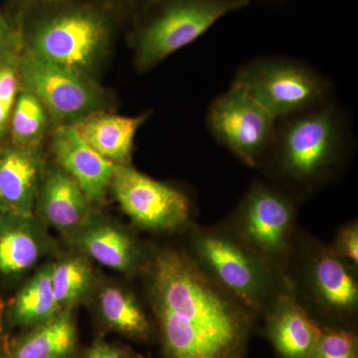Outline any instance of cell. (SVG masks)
<instances>
[{
	"instance_id": "9a60e30c",
	"label": "cell",
	"mask_w": 358,
	"mask_h": 358,
	"mask_svg": "<svg viewBox=\"0 0 358 358\" xmlns=\"http://www.w3.org/2000/svg\"><path fill=\"white\" fill-rule=\"evenodd\" d=\"M43 173L38 148L14 145L0 152V212L33 216Z\"/></svg>"
},
{
	"instance_id": "ac0fdd59",
	"label": "cell",
	"mask_w": 358,
	"mask_h": 358,
	"mask_svg": "<svg viewBox=\"0 0 358 358\" xmlns=\"http://www.w3.org/2000/svg\"><path fill=\"white\" fill-rule=\"evenodd\" d=\"M148 114L124 117L101 112L74 126L78 134L103 159L112 164H129L136 131Z\"/></svg>"
},
{
	"instance_id": "3957f363",
	"label": "cell",
	"mask_w": 358,
	"mask_h": 358,
	"mask_svg": "<svg viewBox=\"0 0 358 358\" xmlns=\"http://www.w3.org/2000/svg\"><path fill=\"white\" fill-rule=\"evenodd\" d=\"M279 121L266 157L278 178L303 187L327 178L345 150V127L338 110L327 102Z\"/></svg>"
},
{
	"instance_id": "7402d4cb",
	"label": "cell",
	"mask_w": 358,
	"mask_h": 358,
	"mask_svg": "<svg viewBox=\"0 0 358 358\" xmlns=\"http://www.w3.org/2000/svg\"><path fill=\"white\" fill-rule=\"evenodd\" d=\"M48 112L31 92L20 91L9 122L14 145L38 148L48 128Z\"/></svg>"
},
{
	"instance_id": "d6a6232c",
	"label": "cell",
	"mask_w": 358,
	"mask_h": 358,
	"mask_svg": "<svg viewBox=\"0 0 358 358\" xmlns=\"http://www.w3.org/2000/svg\"><path fill=\"white\" fill-rule=\"evenodd\" d=\"M129 358H131V357H129ZM136 358H140V357H136Z\"/></svg>"
},
{
	"instance_id": "e0dca14e",
	"label": "cell",
	"mask_w": 358,
	"mask_h": 358,
	"mask_svg": "<svg viewBox=\"0 0 358 358\" xmlns=\"http://www.w3.org/2000/svg\"><path fill=\"white\" fill-rule=\"evenodd\" d=\"M71 241L101 265L128 273L138 260V250L126 231L105 219L92 216Z\"/></svg>"
},
{
	"instance_id": "277c9868",
	"label": "cell",
	"mask_w": 358,
	"mask_h": 358,
	"mask_svg": "<svg viewBox=\"0 0 358 358\" xmlns=\"http://www.w3.org/2000/svg\"><path fill=\"white\" fill-rule=\"evenodd\" d=\"M192 239L194 262L252 317L267 310L288 284L284 273L257 255L232 230L201 228Z\"/></svg>"
},
{
	"instance_id": "484cf974",
	"label": "cell",
	"mask_w": 358,
	"mask_h": 358,
	"mask_svg": "<svg viewBox=\"0 0 358 358\" xmlns=\"http://www.w3.org/2000/svg\"><path fill=\"white\" fill-rule=\"evenodd\" d=\"M334 251L355 267L358 264V225L352 222L339 230L334 240Z\"/></svg>"
},
{
	"instance_id": "4316f807",
	"label": "cell",
	"mask_w": 358,
	"mask_h": 358,
	"mask_svg": "<svg viewBox=\"0 0 358 358\" xmlns=\"http://www.w3.org/2000/svg\"><path fill=\"white\" fill-rule=\"evenodd\" d=\"M10 1L16 11L13 15L20 20L25 14L59 6V4L67 3L73 0H10Z\"/></svg>"
},
{
	"instance_id": "5bb4252c",
	"label": "cell",
	"mask_w": 358,
	"mask_h": 358,
	"mask_svg": "<svg viewBox=\"0 0 358 358\" xmlns=\"http://www.w3.org/2000/svg\"><path fill=\"white\" fill-rule=\"evenodd\" d=\"M36 202L44 222L68 239L83 228L94 214L83 190L60 167L44 171Z\"/></svg>"
},
{
	"instance_id": "4dcf8cb0",
	"label": "cell",
	"mask_w": 358,
	"mask_h": 358,
	"mask_svg": "<svg viewBox=\"0 0 358 358\" xmlns=\"http://www.w3.org/2000/svg\"><path fill=\"white\" fill-rule=\"evenodd\" d=\"M4 303L3 301L0 299V334L2 331V320H3V313H4Z\"/></svg>"
},
{
	"instance_id": "cb8c5ba5",
	"label": "cell",
	"mask_w": 358,
	"mask_h": 358,
	"mask_svg": "<svg viewBox=\"0 0 358 358\" xmlns=\"http://www.w3.org/2000/svg\"><path fill=\"white\" fill-rule=\"evenodd\" d=\"M310 358H358L357 334L348 329L322 327Z\"/></svg>"
},
{
	"instance_id": "ffe728a7",
	"label": "cell",
	"mask_w": 358,
	"mask_h": 358,
	"mask_svg": "<svg viewBox=\"0 0 358 358\" xmlns=\"http://www.w3.org/2000/svg\"><path fill=\"white\" fill-rule=\"evenodd\" d=\"M63 312L51 287V265L33 275L20 289L13 306L14 322L23 327H35L49 322Z\"/></svg>"
},
{
	"instance_id": "44dd1931",
	"label": "cell",
	"mask_w": 358,
	"mask_h": 358,
	"mask_svg": "<svg viewBox=\"0 0 358 358\" xmlns=\"http://www.w3.org/2000/svg\"><path fill=\"white\" fill-rule=\"evenodd\" d=\"M100 312L110 329L129 338L147 341L150 324L136 299L124 289L107 287L100 294Z\"/></svg>"
},
{
	"instance_id": "f546056e",
	"label": "cell",
	"mask_w": 358,
	"mask_h": 358,
	"mask_svg": "<svg viewBox=\"0 0 358 358\" xmlns=\"http://www.w3.org/2000/svg\"><path fill=\"white\" fill-rule=\"evenodd\" d=\"M13 108L7 105L1 98H0V140L6 136L9 128V122H10V115Z\"/></svg>"
},
{
	"instance_id": "7a4b0ae2",
	"label": "cell",
	"mask_w": 358,
	"mask_h": 358,
	"mask_svg": "<svg viewBox=\"0 0 358 358\" xmlns=\"http://www.w3.org/2000/svg\"><path fill=\"white\" fill-rule=\"evenodd\" d=\"M121 15L115 4L102 0H73L33 11L20 18L22 47L93 78L109 50Z\"/></svg>"
},
{
	"instance_id": "6da1fadb",
	"label": "cell",
	"mask_w": 358,
	"mask_h": 358,
	"mask_svg": "<svg viewBox=\"0 0 358 358\" xmlns=\"http://www.w3.org/2000/svg\"><path fill=\"white\" fill-rule=\"evenodd\" d=\"M150 296L166 358L243 353L252 317L192 257L166 250L152 267Z\"/></svg>"
},
{
	"instance_id": "f1b7e54d",
	"label": "cell",
	"mask_w": 358,
	"mask_h": 358,
	"mask_svg": "<svg viewBox=\"0 0 358 358\" xmlns=\"http://www.w3.org/2000/svg\"><path fill=\"white\" fill-rule=\"evenodd\" d=\"M152 1L154 0H115V6L122 14H129L136 20Z\"/></svg>"
},
{
	"instance_id": "8fae6325",
	"label": "cell",
	"mask_w": 358,
	"mask_h": 358,
	"mask_svg": "<svg viewBox=\"0 0 358 358\" xmlns=\"http://www.w3.org/2000/svg\"><path fill=\"white\" fill-rule=\"evenodd\" d=\"M303 254V285L310 305L334 319L355 317L358 307V282L355 266L331 247L310 245Z\"/></svg>"
},
{
	"instance_id": "5b68a950",
	"label": "cell",
	"mask_w": 358,
	"mask_h": 358,
	"mask_svg": "<svg viewBox=\"0 0 358 358\" xmlns=\"http://www.w3.org/2000/svg\"><path fill=\"white\" fill-rule=\"evenodd\" d=\"M249 3V0H154L136 20V67L152 69L199 39L223 16Z\"/></svg>"
},
{
	"instance_id": "4fadbf2b",
	"label": "cell",
	"mask_w": 358,
	"mask_h": 358,
	"mask_svg": "<svg viewBox=\"0 0 358 358\" xmlns=\"http://www.w3.org/2000/svg\"><path fill=\"white\" fill-rule=\"evenodd\" d=\"M52 152L60 169L76 181L92 204L105 199L115 164L90 147L74 127L60 126L54 131Z\"/></svg>"
},
{
	"instance_id": "ba28073f",
	"label": "cell",
	"mask_w": 358,
	"mask_h": 358,
	"mask_svg": "<svg viewBox=\"0 0 358 358\" xmlns=\"http://www.w3.org/2000/svg\"><path fill=\"white\" fill-rule=\"evenodd\" d=\"M296 206L281 190L252 185L238 206L233 232L268 265L284 273L294 253Z\"/></svg>"
},
{
	"instance_id": "30bf717a",
	"label": "cell",
	"mask_w": 358,
	"mask_h": 358,
	"mask_svg": "<svg viewBox=\"0 0 358 358\" xmlns=\"http://www.w3.org/2000/svg\"><path fill=\"white\" fill-rule=\"evenodd\" d=\"M109 189L122 210L143 229L176 230L189 220L192 204L185 192L129 164L115 166Z\"/></svg>"
},
{
	"instance_id": "52a82bcc",
	"label": "cell",
	"mask_w": 358,
	"mask_h": 358,
	"mask_svg": "<svg viewBox=\"0 0 358 358\" xmlns=\"http://www.w3.org/2000/svg\"><path fill=\"white\" fill-rule=\"evenodd\" d=\"M234 82L242 85L277 121L327 102L329 82L300 63L260 59L245 65Z\"/></svg>"
},
{
	"instance_id": "2e32d148",
	"label": "cell",
	"mask_w": 358,
	"mask_h": 358,
	"mask_svg": "<svg viewBox=\"0 0 358 358\" xmlns=\"http://www.w3.org/2000/svg\"><path fill=\"white\" fill-rule=\"evenodd\" d=\"M6 214L0 219V273L17 274L38 262L50 250L51 240L34 215Z\"/></svg>"
},
{
	"instance_id": "1f68e13d",
	"label": "cell",
	"mask_w": 358,
	"mask_h": 358,
	"mask_svg": "<svg viewBox=\"0 0 358 358\" xmlns=\"http://www.w3.org/2000/svg\"><path fill=\"white\" fill-rule=\"evenodd\" d=\"M231 358H243V353H241V355H235V357Z\"/></svg>"
},
{
	"instance_id": "603a6c76",
	"label": "cell",
	"mask_w": 358,
	"mask_h": 358,
	"mask_svg": "<svg viewBox=\"0 0 358 358\" xmlns=\"http://www.w3.org/2000/svg\"><path fill=\"white\" fill-rule=\"evenodd\" d=\"M93 284V270L83 257H69L51 265V287L61 310H71Z\"/></svg>"
},
{
	"instance_id": "d4e9b609",
	"label": "cell",
	"mask_w": 358,
	"mask_h": 358,
	"mask_svg": "<svg viewBox=\"0 0 358 358\" xmlns=\"http://www.w3.org/2000/svg\"><path fill=\"white\" fill-rule=\"evenodd\" d=\"M22 48L20 20L8 10L0 9V63L20 53Z\"/></svg>"
},
{
	"instance_id": "7c38bea8",
	"label": "cell",
	"mask_w": 358,
	"mask_h": 358,
	"mask_svg": "<svg viewBox=\"0 0 358 358\" xmlns=\"http://www.w3.org/2000/svg\"><path fill=\"white\" fill-rule=\"evenodd\" d=\"M268 338L282 358H310L322 327L294 296L288 284L267 310Z\"/></svg>"
},
{
	"instance_id": "9c48e42d",
	"label": "cell",
	"mask_w": 358,
	"mask_h": 358,
	"mask_svg": "<svg viewBox=\"0 0 358 358\" xmlns=\"http://www.w3.org/2000/svg\"><path fill=\"white\" fill-rule=\"evenodd\" d=\"M212 134L249 166L263 164L274 141L277 120L242 85L232 84L209 109Z\"/></svg>"
},
{
	"instance_id": "d6986e66",
	"label": "cell",
	"mask_w": 358,
	"mask_h": 358,
	"mask_svg": "<svg viewBox=\"0 0 358 358\" xmlns=\"http://www.w3.org/2000/svg\"><path fill=\"white\" fill-rule=\"evenodd\" d=\"M76 346L74 319L71 310H65L13 341L2 358H71Z\"/></svg>"
},
{
	"instance_id": "83f0119b",
	"label": "cell",
	"mask_w": 358,
	"mask_h": 358,
	"mask_svg": "<svg viewBox=\"0 0 358 358\" xmlns=\"http://www.w3.org/2000/svg\"><path fill=\"white\" fill-rule=\"evenodd\" d=\"M126 353L105 341H98L83 358H129Z\"/></svg>"
},
{
	"instance_id": "8992f818",
	"label": "cell",
	"mask_w": 358,
	"mask_h": 358,
	"mask_svg": "<svg viewBox=\"0 0 358 358\" xmlns=\"http://www.w3.org/2000/svg\"><path fill=\"white\" fill-rule=\"evenodd\" d=\"M17 70L23 89L36 96L61 126H76L109 107V96L94 78L55 64L23 47Z\"/></svg>"
}]
</instances>
